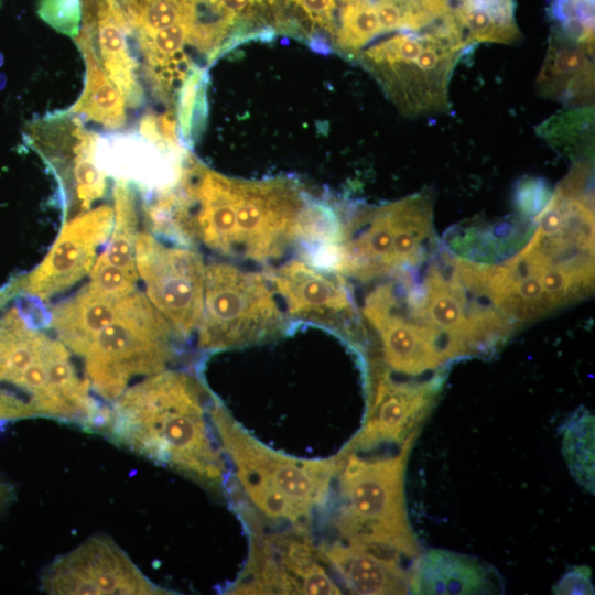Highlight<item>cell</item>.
Segmentation results:
<instances>
[{"label":"cell","mask_w":595,"mask_h":595,"mask_svg":"<svg viewBox=\"0 0 595 595\" xmlns=\"http://www.w3.org/2000/svg\"><path fill=\"white\" fill-rule=\"evenodd\" d=\"M307 202L288 182L234 180L230 257L268 262L300 244Z\"/></svg>","instance_id":"cell-8"},{"label":"cell","mask_w":595,"mask_h":595,"mask_svg":"<svg viewBox=\"0 0 595 595\" xmlns=\"http://www.w3.org/2000/svg\"><path fill=\"white\" fill-rule=\"evenodd\" d=\"M1 4H2V0H0V8H1Z\"/></svg>","instance_id":"cell-34"},{"label":"cell","mask_w":595,"mask_h":595,"mask_svg":"<svg viewBox=\"0 0 595 595\" xmlns=\"http://www.w3.org/2000/svg\"><path fill=\"white\" fill-rule=\"evenodd\" d=\"M380 549L351 543L333 542L318 548L323 561L343 578L356 594H403L409 591V577L393 555ZM383 551V550H382Z\"/></svg>","instance_id":"cell-17"},{"label":"cell","mask_w":595,"mask_h":595,"mask_svg":"<svg viewBox=\"0 0 595 595\" xmlns=\"http://www.w3.org/2000/svg\"><path fill=\"white\" fill-rule=\"evenodd\" d=\"M82 26L89 37L106 75L127 106L138 107L144 98L139 63L128 39L131 30L116 0H82Z\"/></svg>","instance_id":"cell-15"},{"label":"cell","mask_w":595,"mask_h":595,"mask_svg":"<svg viewBox=\"0 0 595 595\" xmlns=\"http://www.w3.org/2000/svg\"><path fill=\"white\" fill-rule=\"evenodd\" d=\"M296 3L303 12H305L309 18L323 24L324 26L331 28L334 18V11L336 8L335 0H292Z\"/></svg>","instance_id":"cell-31"},{"label":"cell","mask_w":595,"mask_h":595,"mask_svg":"<svg viewBox=\"0 0 595 595\" xmlns=\"http://www.w3.org/2000/svg\"><path fill=\"white\" fill-rule=\"evenodd\" d=\"M323 559L303 531L256 538L232 594H340L321 563Z\"/></svg>","instance_id":"cell-11"},{"label":"cell","mask_w":595,"mask_h":595,"mask_svg":"<svg viewBox=\"0 0 595 595\" xmlns=\"http://www.w3.org/2000/svg\"><path fill=\"white\" fill-rule=\"evenodd\" d=\"M89 273V286L117 299H123L136 291L139 278L138 274L129 273L110 263L101 255L97 256Z\"/></svg>","instance_id":"cell-28"},{"label":"cell","mask_w":595,"mask_h":595,"mask_svg":"<svg viewBox=\"0 0 595 595\" xmlns=\"http://www.w3.org/2000/svg\"><path fill=\"white\" fill-rule=\"evenodd\" d=\"M436 333V327L450 336L451 354L465 350L464 342L476 339L485 334V324H494L483 314L467 318L462 290L433 273L428 279L425 302L423 304Z\"/></svg>","instance_id":"cell-22"},{"label":"cell","mask_w":595,"mask_h":595,"mask_svg":"<svg viewBox=\"0 0 595 595\" xmlns=\"http://www.w3.org/2000/svg\"><path fill=\"white\" fill-rule=\"evenodd\" d=\"M203 69H193L184 80L180 95V133L185 144H192L204 127L206 117L205 83Z\"/></svg>","instance_id":"cell-27"},{"label":"cell","mask_w":595,"mask_h":595,"mask_svg":"<svg viewBox=\"0 0 595 595\" xmlns=\"http://www.w3.org/2000/svg\"><path fill=\"white\" fill-rule=\"evenodd\" d=\"M113 226L108 246L100 253L110 263L138 274L134 250L138 231L137 195L127 181L118 180L113 187Z\"/></svg>","instance_id":"cell-24"},{"label":"cell","mask_w":595,"mask_h":595,"mask_svg":"<svg viewBox=\"0 0 595 595\" xmlns=\"http://www.w3.org/2000/svg\"><path fill=\"white\" fill-rule=\"evenodd\" d=\"M591 569L586 565L575 566L566 572L553 587L554 594H594Z\"/></svg>","instance_id":"cell-30"},{"label":"cell","mask_w":595,"mask_h":595,"mask_svg":"<svg viewBox=\"0 0 595 595\" xmlns=\"http://www.w3.org/2000/svg\"><path fill=\"white\" fill-rule=\"evenodd\" d=\"M411 437L393 457L364 459L339 454L335 526L344 541L412 556L416 553L403 495Z\"/></svg>","instance_id":"cell-4"},{"label":"cell","mask_w":595,"mask_h":595,"mask_svg":"<svg viewBox=\"0 0 595 595\" xmlns=\"http://www.w3.org/2000/svg\"><path fill=\"white\" fill-rule=\"evenodd\" d=\"M89 389L58 338L29 324L18 306L0 316V421L47 416L100 430L106 412Z\"/></svg>","instance_id":"cell-2"},{"label":"cell","mask_w":595,"mask_h":595,"mask_svg":"<svg viewBox=\"0 0 595 595\" xmlns=\"http://www.w3.org/2000/svg\"><path fill=\"white\" fill-rule=\"evenodd\" d=\"M429 403L426 389L393 381L378 375L374 401L361 432L339 454L372 447L381 442L401 441Z\"/></svg>","instance_id":"cell-16"},{"label":"cell","mask_w":595,"mask_h":595,"mask_svg":"<svg viewBox=\"0 0 595 595\" xmlns=\"http://www.w3.org/2000/svg\"><path fill=\"white\" fill-rule=\"evenodd\" d=\"M74 41L83 54L86 74L82 95L68 111L106 129L122 128L127 120L126 100L100 66L87 34L79 31Z\"/></svg>","instance_id":"cell-21"},{"label":"cell","mask_w":595,"mask_h":595,"mask_svg":"<svg viewBox=\"0 0 595 595\" xmlns=\"http://www.w3.org/2000/svg\"><path fill=\"white\" fill-rule=\"evenodd\" d=\"M364 314L378 332L385 360L392 369L418 375L437 367L445 358L426 327L400 314L391 285L380 286L368 296Z\"/></svg>","instance_id":"cell-14"},{"label":"cell","mask_w":595,"mask_h":595,"mask_svg":"<svg viewBox=\"0 0 595 595\" xmlns=\"http://www.w3.org/2000/svg\"><path fill=\"white\" fill-rule=\"evenodd\" d=\"M134 260L150 303L178 337L187 338L202 315L206 264L194 250L167 246L150 232L139 231Z\"/></svg>","instance_id":"cell-9"},{"label":"cell","mask_w":595,"mask_h":595,"mask_svg":"<svg viewBox=\"0 0 595 595\" xmlns=\"http://www.w3.org/2000/svg\"><path fill=\"white\" fill-rule=\"evenodd\" d=\"M468 47L447 30L403 31L363 52V60L405 115L448 109V84Z\"/></svg>","instance_id":"cell-7"},{"label":"cell","mask_w":595,"mask_h":595,"mask_svg":"<svg viewBox=\"0 0 595 595\" xmlns=\"http://www.w3.org/2000/svg\"><path fill=\"white\" fill-rule=\"evenodd\" d=\"M453 17L469 45L519 39L513 0H450Z\"/></svg>","instance_id":"cell-23"},{"label":"cell","mask_w":595,"mask_h":595,"mask_svg":"<svg viewBox=\"0 0 595 595\" xmlns=\"http://www.w3.org/2000/svg\"><path fill=\"white\" fill-rule=\"evenodd\" d=\"M212 420L245 496L264 517L303 531L327 501L342 457L301 459L273 451L242 429L215 398Z\"/></svg>","instance_id":"cell-3"},{"label":"cell","mask_w":595,"mask_h":595,"mask_svg":"<svg viewBox=\"0 0 595 595\" xmlns=\"http://www.w3.org/2000/svg\"><path fill=\"white\" fill-rule=\"evenodd\" d=\"M37 14L55 31L75 39L80 30L82 0H40Z\"/></svg>","instance_id":"cell-29"},{"label":"cell","mask_w":595,"mask_h":595,"mask_svg":"<svg viewBox=\"0 0 595 595\" xmlns=\"http://www.w3.org/2000/svg\"><path fill=\"white\" fill-rule=\"evenodd\" d=\"M493 570L477 559L432 549L419 558L409 577L414 594H484L494 592Z\"/></svg>","instance_id":"cell-18"},{"label":"cell","mask_w":595,"mask_h":595,"mask_svg":"<svg viewBox=\"0 0 595 595\" xmlns=\"http://www.w3.org/2000/svg\"><path fill=\"white\" fill-rule=\"evenodd\" d=\"M214 399L196 377L164 369L127 388L102 431L118 445L217 488L227 468L210 414Z\"/></svg>","instance_id":"cell-1"},{"label":"cell","mask_w":595,"mask_h":595,"mask_svg":"<svg viewBox=\"0 0 595 595\" xmlns=\"http://www.w3.org/2000/svg\"><path fill=\"white\" fill-rule=\"evenodd\" d=\"M538 87L547 97L569 105H589L594 87L593 45L553 34Z\"/></svg>","instance_id":"cell-19"},{"label":"cell","mask_w":595,"mask_h":595,"mask_svg":"<svg viewBox=\"0 0 595 595\" xmlns=\"http://www.w3.org/2000/svg\"><path fill=\"white\" fill-rule=\"evenodd\" d=\"M13 497V486L9 484L2 476H0V517L11 505Z\"/></svg>","instance_id":"cell-32"},{"label":"cell","mask_w":595,"mask_h":595,"mask_svg":"<svg viewBox=\"0 0 595 595\" xmlns=\"http://www.w3.org/2000/svg\"><path fill=\"white\" fill-rule=\"evenodd\" d=\"M563 454L576 480L594 493V418L574 415L563 432Z\"/></svg>","instance_id":"cell-25"},{"label":"cell","mask_w":595,"mask_h":595,"mask_svg":"<svg viewBox=\"0 0 595 595\" xmlns=\"http://www.w3.org/2000/svg\"><path fill=\"white\" fill-rule=\"evenodd\" d=\"M379 34L377 14L368 0L345 3L337 32V42L343 48L358 51Z\"/></svg>","instance_id":"cell-26"},{"label":"cell","mask_w":595,"mask_h":595,"mask_svg":"<svg viewBox=\"0 0 595 595\" xmlns=\"http://www.w3.org/2000/svg\"><path fill=\"white\" fill-rule=\"evenodd\" d=\"M123 299L104 294L87 284L74 298L52 309V327L66 348L82 357L117 317Z\"/></svg>","instance_id":"cell-20"},{"label":"cell","mask_w":595,"mask_h":595,"mask_svg":"<svg viewBox=\"0 0 595 595\" xmlns=\"http://www.w3.org/2000/svg\"><path fill=\"white\" fill-rule=\"evenodd\" d=\"M176 336L147 295L133 291L82 356L90 387L101 398L115 401L132 379L166 368L175 355Z\"/></svg>","instance_id":"cell-5"},{"label":"cell","mask_w":595,"mask_h":595,"mask_svg":"<svg viewBox=\"0 0 595 595\" xmlns=\"http://www.w3.org/2000/svg\"><path fill=\"white\" fill-rule=\"evenodd\" d=\"M268 277L289 321L339 332L354 315L348 290L334 271L305 259H292Z\"/></svg>","instance_id":"cell-13"},{"label":"cell","mask_w":595,"mask_h":595,"mask_svg":"<svg viewBox=\"0 0 595 595\" xmlns=\"http://www.w3.org/2000/svg\"><path fill=\"white\" fill-rule=\"evenodd\" d=\"M343 1L344 3H348V2H351V1H355V0H340Z\"/></svg>","instance_id":"cell-33"},{"label":"cell","mask_w":595,"mask_h":595,"mask_svg":"<svg viewBox=\"0 0 595 595\" xmlns=\"http://www.w3.org/2000/svg\"><path fill=\"white\" fill-rule=\"evenodd\" d=\"M113 216V208L104 205L66 223L44 260L13 289L45 300L74 285L90 272L98 248L110 236Z\"/></svg>","instance_id":"cell-12"},{"label":"cell","mask_w":595,"mask_h":595,"mask_svg":"<svg viewBox=\"0 0 595 595\" xmlns=\"http://www.w3.org/2000/svg\"><path fill=\"white\" fill-rule=\"evenodd\" d=\"M288 324L267 274L226 262L206 266L203 310L196 329L202 350L267 342L285 333Z\"/></svg>","instance_id":"cell-6"},{"label":"cell","mask_w":595,"mask_h":595,"mask_svg":"<svg viewBox=\"0 0 595 595\" xmlns=\"http://www.w3.org/2000/svg\"><path fill=\"white\" fill-rule=\"evenodd\" d=\"M41 588L55 595L171 594L151 582L106 536H94L55 558L42 572Z\"/></svg>","instance_id":"cell-10"}]
</instances>
